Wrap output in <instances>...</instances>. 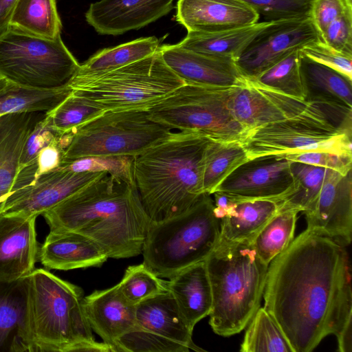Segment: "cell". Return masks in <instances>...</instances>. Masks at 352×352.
Returning a JSON list of instances; mask_svg holds the SVG:
<instances>
[{
  "instance_id": "cell-1",
  "label": "cell",
  "mask_w": 352,
  "mask_h": 352,
  "mask_svg": "<svg viewBox=\"0 0 352 352\" xmlns=\"http://www.w3.org/2000/svg\"><path fill=\"white\" fill-rule=\"evenodd\" d=\"M349 258L346 247L306 229L268 265L263 307L294 352L313 351L352 322Z\"/></svg>"
},
{
  "instance_id": "cell-2",
  "label": "cell",
  "mask_w": 352,
  "mask_h": 352,
  "mask_svg": "<svg viewBox=\"0 0 352 352\" xmlns=\"http://www.w3.org/2000/svg\"><path fill=\"white\" fill-rule=\"evenodd\" d=\"M50 231H72L97 243L109 258L142 254L151 221L135 184L107 173L42 214Z\"/></svg>"
},
{
  "instance_id": "cell-3",
  "label": "cell",
  "mask_w": 352,
  "mask_h": 352,
  "mask_svg": "<svg viewBox=\"0 0 352 352\" xmlns=\"http://www.w3.org/2000/svg\"><path fill=\"white\" fill-rule=\"evenodd\" d=\"M211 140L197 132L172 131L133 157L135 184L151 221L184 212L204 194V156Z\"/></svg>"
},
{
  "instance_id": "cell-4",
  "label": "cell",
  "mask_w": 352,
  "mask_h": 352,
  "mask_svg": "<svg viewBox=\"0 0 352 352\" xmlns=\"http://www.w3.org/2000/svg\"><path fill=\"white\" fill-rule=\"evenodd\" d=\"M22 352H116L96 341L84 309V292L47 270L25 276Z\"/></svg>"
},
{
  "instance_id": "cell-5",
  "label": "cell",
  "mask_w": 352,
  "mask_h": 352,
  "mask_svg": "<svg viewBox=\"0 0 352 352\" xmlns=\"http://www.w3.org/2000/svg\"><path fill=\"white\" fill-rule=\"evenodd\" d=\"M205 263L212 294L209 324L221 336L239 333L260 307L268 265L251 242L221 237Z\"/></svg>"
},
{
  "instance_id": "cell-6",
  "label": "cell",
  "mask_w": 352,
  "mask_h": 352,
  "mask_svg": "<svg viewBox=\"0 0 352 352\" xmlns=\"http://www.w3.org/2000/svg\"><path fill=\"white\" fill-rule=\"evenodd\" d=\"M210 195L204 193L184 212L151 221L143 244V263L156 276L170 278L205 261L221 239L220 221Z\"/></svg>"
},
{
  "instance_id": "cell-7",
  "label": "cell",
  "mask_w": 352,
  "mask_h": 352,
  "mask_svg": "<svg viewBox=\"0 0 352 352\" xmlns=\"http://www.w3.org/2000/svg\"><path fill=\"white\" fill-rule=\"evenodd\" d=\"M184 84L158 50L113 70L76 73L68 86L72 94L107 112L148 111Z\"/></svg>"
},
{
  "instance_id": "cell-8",
  "label": "cell",
  "mask_w": 352,
  "mask_h": 352,
  "mask_svg": "<svg viewBox=\"0 0 352 352\" xmlns=\"http://www.w3.org/2000/svg\"><path fill=\"white\" fill-rule=\"evenodd\" d=\"M79 66L60 35L51 39L10 27L0 35V77L13 85L62 88L68 85Z\"/></svg>"
},
{
  "instance_id": "cell-9",
  "label": "cell",
  "mask_w": 352,
  "mask_h": 352,
  "mask_svg": "<svg viewBox=\"0 0 352 352\" xmlns=\"http://www.w3.org/2000/svg\"><path fill=\"white\" fill-rule=\"evenodd\" d=\"M234 87L185 83L147 111L153 120L172 130L197 132L216 141L241 142L248 131L231 113Z\"/></svg>"
},
{
  "instance_id": "cell-10",
  "label": "cell",
  "mask_w": 352,
  "mask_h": 352,
  "mask_svg": "<svg viewBox=\"0 0 352 352\" xmlns=\"http://www.w3.org/2000/svg\"><path fill=\"white\" fill-rule=\"evenodd\" d=\"M171 132L170 128L153 120L147 111H107L69 133L71 140L63 161L135 157Z\"/></svg>"
},
{
  "instance_id": "cell-11",
  "label": "cell",
  "mask_w": 352,
  "mask_h": 352,
  "mask_svg": "<svg viewBox=\"0 0 352 352\" xmlns=\"http://www.w3.org/2000/svg\"><path fill=\"white\" fill-rule=\"evenodd\" d=\"M249 159L267 155L329 151L351 154V135L317 121L295 118L252 129L241 140Z\"/></svg>"
},
{
  "instance_id": "cell-12",
  "label": "cell",
  "mask_w": 352,
  "mask_h": 352,
  "mask_svg": "<svg viewBox=\"0 0 352 352\" xmlns=\"http://www.w3.org/2000/svg\"><path fill=\"white\" fill-rule=\"evenodd\" d=\"M321 39L310 17L272 21L245 47L235 63L248 80L290 52Z\"/></svg>"
},
{
  "instance_id": "cell-13",
  "label": "cell",
  "mask_w": 352,
  "mask_h": 352,
  "mask_svg": "<svg viewBox=\"0 0 352 352\" xmlns=\"http://www.w3.org/2000/svg\"><path fill=\"white\" fill-rule=\"evenodd\" d=\"M291 161L283 155L249 159L233 170L214 190L236 199L283 201L295 190Z\"/></svg>"
},
{
  "instance_id": "cell-14",
  "label": "cell",
  "mask_w": 352,
  "mask_h": 352,
  "mask_svg": "<svg viewBox=\"0 0 352 352\" xmlns=\"http://www.w3.org/2000/svg\"><path fill=\"white\" fill-rule=\"evenodd\" d=\"M107 173L55 170L43 174L30 185L11 192L1 214L37 217Z\"/></svg>"
},
{
  "instance_id": "cell-15",
  "label": "cell",
  "mask_w": 352,
  "mask_h": 352,
  "mask_svg": "<svg viewBox=\"0 0 352 352\" xmlns=\"http://www.w3.org/2000/svg\"><path fill=\"white\" fill-rule=\"evenodd\" d=\"M304 213L307 230L347 247L352 240V172L333 170L313 208Z\"/></svg>"
},
{
  "instance_id": "cell-16",
  "label": "cell",
  "mask_w": 352,
  "mask_h": 352,
  "mask_svg": "<svg viewBox=\"0 0 352 352\" xmlns=\"http://www.w3.org/2000/svg\"><path fill=\"white\" fill-rule=\"evenodd\" d=\"M175 0H100L85 19L101 35L117 36L140 29L168 14Z\"/></svg>"
},
{
  "instance_id": "cell-17",
  "label": "cell",
  "mask_w": 352,
  "mask_h": 352,
  "mask_svg": "<svg viewBox=\"0 0 352 352\" xmlns=\"http://www.w3.org/2000/svg\"><path fill=\"white\" fill-rule=\"evenodd\" d=\"M159 51L165 63L185 83L234 87L247 81L232 58L205 55L177 44L160 45Z\"/></svg>"
},
{
  "instance_id": "cell-18",
  "label": "cell",
  "mask_w": 352,
  "mask_h": 352,
  "mask_svg": "<svg viewBox=\"0 0 352 352\" xmlns=\"http://www.w3.org/2000/svg\"><path fill=\"white\" fill-rule=\"evenodd\" d=\"M36 217L0 214V279L13 282L29 275L38 258Z\"/></svg>"
},
{
  "instance_id": "cell-19",
  "label": "cell",
  "mask_w": 352,
  "mask_h": 352,
  "mask_svg": "<svg viewBox=\"0 0 352 352\" xmlns=\"http://www.w3.org/2000/svg\"><path fill=\"white\" fill-rule=\"evenodd\" d=\"M176 21L188 32L210 33L254 24L260 15L240 0H178Z\"/></svg>"
},
{
  "instance_id": "cell-20",
  "label": "cell",
  "mask_w": 352,
  "mask_h": 352,
  "mask_svg": "<svg viewBox=\"0 0 352 352\" xmlns=\"http://www.w3.org/2000/svg\"><path fill=\"white\" fill-rule=\"evenodd\" d=\"M83 305L92 331L115 351L118 339L137 327L136 305L124 298L118 284L85 296Z\"/></svg>"
},
{
  "instance_id": "cell-21",
  "label": "cell",
  "mask_w": 352,
  "mask_h": 352,
  "mask_svg": "<svg viewBox=\"0 0 352 352\" xmlns=\"http://www.w3.org/2000/svg\"><path fill=\"white\" fill-rule=\"evenodd\" d=\"M38 258L48 269L70 270L100 267L109 258L89 238L72 231H50L39 248Z\"/></svg>"
},
{
  "instance_id": "cell-22",
  "label": "cell",
  "mask_w": 352,
  "mask_h": 352,
  "mask_svg": "<svg viewBox=\"0 0 352 352\" xmlns=\"http://www.w3.org/2000/svg\"><path fill=\"white\" fill-rule=\"evenodd\" d=\"M40 112L5 114L0 117V214L19 173L24 144L37 122Z\"/></svg>"
},
{
  "instance_id": "cell-23",
  "label": "cell",
  "mask_w": 352,
  "mask_h": 352,
  "mask_svg": "<svg viewBox=\"0 0 352 352\" xmlns=\"http://www.w3.org/2000/svg\"><path fill=\"white\" fill-rule=\"evenodd\" d=\"M137 326L195 351H204L192 340L193 329L183 316L173 294L167 289L136 305Z\"/></svg>"
},
{
  "instance_id": "cell-24",
  "label": "cell",
  "mask_w": 352,
  "mask_h": 352,
  "mask_svg": "<svg viewBox=\"0 0 352 352\" xmlns=\"http://www.w3.org/2000/svg\"><path fill=\"white\" fill-rule=\"evenodd\" d=\"M167 289L192 329L210 314L212 294L205 261L190 265L169 278Z\"/></svg>"
},
{
  "instance_id": "cell-25",
  "label": "cell",
  "mask_w": 352,
  "mask_h": 352,
  "mask_svg": "<svg viewBox=\"0 0 352 352\" xmlns=\"http://www.w3.org/2000/svg\"><path fill=\"white\" fill-rule=\"evenodd\" d=\"M234 198L227 214L220 221L221 237L233 242H251L278 212L280 200Z\"/></svg>"
},
{
  "instance_id": "cell-26",
  "label": "cell",
  "mask_w": 352,
  "mask_h": 352,
  "mask_svg": "<svg viewBox=\"0 0 352 352\" xmlns=\"http://www.w3.org/2000/svg\"><path fill=\"white\" fill-rule=\"evenodd\" d=\"M271 21L257 22L210 33L188 32L177 45L184 49L205 55L236 60L250 43Z\"/></svg>"
},
{
  "instance_id": "cell-27",
  "label": "cell",
  "mask_w": 352,
  "mask_h": 352,
  "mask_svg": "<svg viewBox=\"0 0 352 352\" xmlns=\"http://www.w3.org/2000/svg\"><path fill=\"white\" fill-rule=\"evenodd\" d=\"M300 69L306 90L305 100L338 102L352 108V80L315 62L299 50Z\"/></svg>"
},
{
  "instance_id": "cell-28",
  "label": "cell",
  "mask_w": 352,
  "mask_h": 352,
  "mask_svg": "<svg viewBox=\"0 0 352 352\" xmlns=\"http://www.w3.org/2000/svg\"><path fill=\"white\" fill-rule=\"evenodd\" d=\"M26 298L25 277L13 282L0 279V351L22 352Z\"/></svg>"
},
{
  "instance_id": "cell-29",
  "label": "cell",
  "mask_w": 352,
  "mask_h": 352,
  "mask_svg": "<svg viewBox=\"0 0 352 352\" xmlns=\"http://www.w3.org/2000/svg\"><path fill=\"white\" fill-rule=\"evenodd\" d=\"M10 27L43 38L58 37L62 23L56 0H17Z\"/></svg>"
},
{
  "instance_id": "cell-30",
  "label": "cell",
  "mask_w": 352,
  "mask_h": 352,
  "mask_svg": "<svg viewBox=\"0 0 352 352\" xmlns=\"http://www.w3.org/2000/svg\"><path fill=\"white\" fill-rule=\"evenodd\" d=\"M160 46L158 38L153 36L104 48L80 64L76 73L95 74L120 68L155 54Z\"/></svg>"
},
{
  "instance_id": "cell-31",
  "label": "cell",
  "mask_w": 352,
  "mask_h": 352,
  "mask_svg": "<svg viewBox=\"0 0 352 352\" xmlns=\"http://www.w3.org/2000/svg\"><path fill=\"white\" fill-rule=\"evenodd\" d=\"M248 160L247 152L240 141L211 140L204 156V193L212 195L233 170Z\"/></svg>"
},
{
  "instance_id": "cell-32",
  "label": "cell",
  "mask_w": 352,
  "mask_h": 352,
  "mask_svg": "<svg viewBox=\"0 0 352 352\" xmlns=\"http://www.w3.org/2000/svg\"><path fill=\"white\" fill-rule=\"evenodd\" d=\"M69 86L54 89L20 87L11 83L0 94V114L48 112L56 108L70 94Z\"/></svg>"
},
{
  "instance_id": "cell-33",
  "label": "cell",
  "mask_w": 352,
  "mask_h": 352,
  "mask_svg": "<svg viewBox=\"0 0 352 352\" xmlns=\"http://www.w3.org/2000/svg\"><path fill=\"white\" fill-rule=\"evenodd\" d=\"M295 190L280 202L278 210L306 212L314 206L322 188L333 170L298 162L290 164Z\"/></svg>"
},
{
  "instance_id": "cell-34",
  "label": "cell",
  "mask_w": 352,
  "mask_h": 352,
  "mask_svg": "<svg viewBox=\"0 0 352 352\" xmlns=\"http://www.w3.org/2000/svg\"><path fill=\"white\" fill-rule=\"evenodd\" d=\"M298 211L278 210L251 241L257 254L266 265L292 241Z\"/></svg>"
},
{
  "instance_id": "cell-35",
  "label": "cell",
  "mask_w": 352,
  "mask_h": 352,
  "mask_svg": "<svg viewBox=\"0 0 352 352\" xmlns=\"http://www.w3.org/2000/svg\"><path fill=\"white\" fill-rule=\"evenodd\" d=\"M248 324L241 352H294L278 323L264 307L256 310Z\"/></svg>"
},
{
  "instance_id": "cell-36",
  "label": "cell",
  "mask_w": 352,
  "mask_h": 352,
  "mask_svg": "<svg viewBox=\"0 0 352 352\" xmlns=\"http://www.w3.org/2000/svg\"><path fill=\"white\" fill-rule=\"evenodd\" d=\"M249 80L289 96L300 100L306 98V90L300 69L298 50L292 51Z\"/></svg>"
},
{
  "instance_id": "cell-37",
  "label": "cell",
  "mask_w": 352,
  "mask_h": 352,
  "mask_svg": "<svg viewBox=\"0 0 352 352\" xmlns=\"http://www.w3.org/2000/svg\"><path fill=\"white\" fill-rule=\"evenodd\" d=\"M118 287L128 302L137 305L166 292L167 280L156 276L142 263L128 267Z\"/></svg>"
},
{
  "instance_id": "cell-38",
  "label": "cell",
  "mask_w": 352,
  "mask_h": 352,
  "mask_svg": "<svg viewBox=\"0 0 352 352\" xmlns=\"http://www.w3.org/2000/svg\"><path fill=\"white\" fill-rule=\"evenodd\" d=\"M105 111L72 92L56 108L45 112L51 125L61 134L76 128Z\"/></svg>"
},
{
  "instance_id": "cell-39",
  "label": "cell",
  "mask_w": 352,
  "mask_h": 352,
  "mask_svg": "<svg viewBox=\"0 0 352 352\" xmlns=\"http://www.w3.org/2000/svg\"><path fill=\"white\" fill-rule=\"evenodd\" d=\"M133 164V157H87L64 160L56 170L107 172L129 184H135Z\"/></svg>"
},
{
  "instance_id": "cell-40",
  "label": "cell",
  "mask_w": 352,
  "mask_h": 352,
  "mask_svg": "<svg viewBox=\"0 0 352 352\" xmlns=\"http://www.w3.org/2000/svg\"><path fill=\"white\" fill-rule=\"evenodd\" d=\"M116 351L124 352H188L184 344L136 327L118 339Z\"/></svg>"
},
{
  "instance_id": "cell-41",
  "label": "cell",
  "mask_w": 352,
  "mask_h": 352,
  "mask_svg": "<svg viewBox=\"0 0 352 352\" xmlns=\"http://www.w3.org/2000/svg\"><path fill=\"white\" fill-rule=\"evenodd\" d=\"M267 21L309 16L313 0H240Z\"/></svg>"
},
{
  "instance_id": "cell-42",
  "label": "cell",
  "mask_w": 352,
  "mask_h": 352,
  "mask_svg": "<svg viewBox=\"0 0 352 352\" xmlns=\"http://www.w3.org/2000/svg\"><path fill=\"white\" fill-rule=\"evenodd\" d=\"M300 51L309 59L329 67L352 80V54L335 50L322 39L306 45Z\"/></svg>"
},
{
  "instance_id": "cell-43",
  "label": "cell",
  "mask_w": 352,
  "mask_h": 352,
  "mask_svg": "<svg viewBox=\"0 0 352 352\" xmlns=\"http://www.w3.org/2000/svg\"><path fill=\"white\" fill-rule=\"evenodd\" d=\"M61 135L51 125L45 113V116L37 122L24 144L19 171L31 164L43 148L58 140Z\"/></svg>"
},
{
  "instance_id": "cell-44",
  "label": "cell",
  "mask_w": 352,
  "mask_h": 352,
  "mask_svg": "<svg viewBox=\"0 0 352 352\" xmlns=\"http://www.w3.org/2000/svg\"><path fill=\"white\" fill-rule=\"evenodd\" d=\"M289 161L322 166L346 175L352 169V155L329 151H309L282 154Z\"/></svg>"
},
{
  "instance_id": "cell-45",
  "label": "cell",
  "mask_w": 352,
  "mask_h": 352,
  "mask_svg": "<svg viewBox=\"0 0 352 352\" xmlns=\"http://www.w3.org/2000/svg\"><path fill=\"white\" fill-rule=\"evenodd\" d=\"M320 36L335 50L352 54V10L331 22Z\"/></svg>"
},
{
  "instance_id": "cell-46",
  "label": "cell",
  "mask_w": 352,
  "mask_h": 352,
  "mask_svg": "<svg viewBox=\"0 0 352 352\" xmlns=\"http://www.w3.org/2000/svg\"><path fill=\"white\" fill-rule=\"evenodd\" d=\"M352 10L346 0H313L309 17L320 36L333 21Z\"/></svg>"
},
{
  "instance_id": "cell-47",
  "label": "cell",
  "mask_w": 352,
  "mask_h": 352,
  "mask_svg": "<svg viewBox=\"0 0 352 352\" xmlns=\"http://www.w3.org/2000/svg\"><path fill=\"white\" fill-rule=\"evenodd\" d=\"M17 0H0V35L10 27V18Z\"/></svg>"
},
{
  "instance_id": "cell-48",
  "label": "cell",
  "mask_w": 352,
  "mask_h": 352,
  "mask_svg": "<svg viewBox=\"0 0 352 352\" xmlns=\"http://www.w3.org/2000/svg\"><path fill=\"white\" fill-rule=\"evenodd\" d=\"M347 3L350 5H352V0H346Z\"/></svg>"
},
{
  "instance_id": "cell-49",
  "label": "cell",
  "mask_w": 352,
  "mask_h": 352,
  "mask_svg": "<svg viewBox=\"0 0 352 352\" xmlns=\"http://www.w3.org/2000/svg\"><path fill=\"white\" fill-rule=\"evenodd\" d=\"M1 116V115L0 114V117Z\"/></svg>"
}]
</instances>
